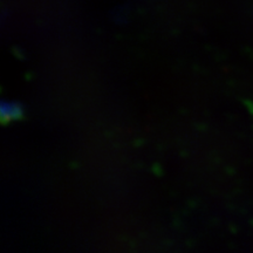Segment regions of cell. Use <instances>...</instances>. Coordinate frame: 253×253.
Here are the masks:
<instances>
[{"instance_id": "1", "label": "cell", "mask_w": 253, "mask_h": 253, "mask_svg": "<svg viewBox=\"0 0 253 253\" xmlns=\"http://www.w3.org/2000/svg\"><path fill=\"white\" fill-rule=\"evenodd\" d=\"M23 114L24 110L20 103L6 102V101H2L1 102V120L4 123L21 118Z\"/></svg>"}]
</instances>
